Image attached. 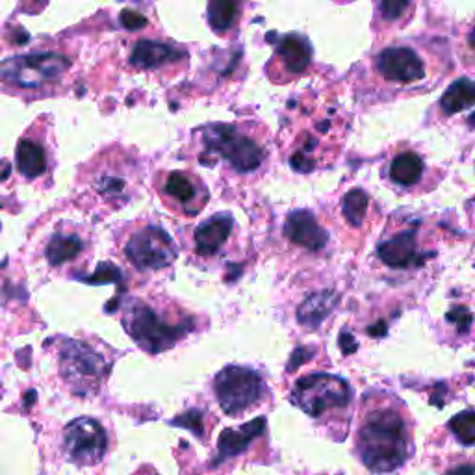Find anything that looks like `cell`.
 Segmentation results:
<instances>
[{
    "mask_svg": "<svg viewBox=\"0 0 475 475\" xmlns=\"http://www.w3.org/2000/svg\"><path fill=\"white\" fill-rule=\"evenodd\" d=\"M360 459L370 471H394L408 457V433L403 418L394 410H377L370 415L358 433Z\"/></svg>",
    "mask_w": 475,
    "mask_h": 475,
    "instance_id": "obj_1",
    "label": "cell"
},
{
    "mask_svg": "<svg viewBox=\"0 0 475 475\" xmlns=\"http://www.w3.org/2000/svg\"><path fill=\"white\" fill-rule=\"evenodd\" d=\"M351 398V384L331 374H310L301 377L290 396L292 403L312 418H319L334 408L348 407Z\"/></svg>",
    "mask_w": 475,
    "mask_h": 475,
    "instance_id": "obj_2",
    "label": "cell"
},
{
    "mask_svg": "<svg viewBox=\"0 0 475 475\" xmlns=\"http://www.w3.org/2000/svg\"><path fill=\"white\" fill-rule=\"evenodd\" d=\"M60 372L75 394L90 396L101 386L108 368L104 358L88 343L80 340H69L60 351Z\"/></svg>",
    "mask_w": 475,
    "mask_h": 475,
    "instance_id": "obj_3",
    "label": "cell"
},
{
    "mask_svg": "<svg viewBox=\"0 0 475 475\" xmlns=\"http://www.w3.org/2000/svg\"><path fill=\"white\" fill-rule=\"evenodd\" d=\"M213 390L220 407L229 416H238L266 394V384L261 374L242 366H229L213 379Z\"/></svg>",
    "mask_w": 475,
    "mask_h": 475,
    "instance_id": "obj_4",
    "label": "cell"
},
{
    "mask_svg": "<svg viewBox=\"0 0 475 475\" xmlns=\"http://www.w3.org/2000/svg\"><path fill=\"white\" fill-rule=\"evenodd\" d=\"M126 333L147 353H162L173 348L186 333L182 326H169L145 303H133L123 318Z\"/></svg>",
    "mask_w": 475,
    "mask_h": 475,
    "instance_id": "obj_5",
    "label": "cell"
},
{
    "mask_svg": "<svg viewBox=\"0 0 475 475\" xmlns=\"http://www.w3.org/2000/svg\"><path fill=\"white\" fill-rule=\"evenodd\" d=\"M71 66V61L58 52H36L15 56L0 66V80L19 88H37L43 82L58 80Z\"/></svg>",
    "mask_w": 475,
    "mask_h": 475,
    "instance_id": "obj_6",
    "label": "cell"
},
{
    "mask_svg": "<svg viewBox=\"0 0 475 475\" xmlns=\"http://www.w3.org/2000/svg\"><path fill=\"white\" fill-rule=\"evenodd\" d=\"M208 153L229 160L236 171H254L264 160L262 147L229 125H215L205 131Z\"/></svg>",
    "mask_w": 475,
    "mask_h": 475,
    "instance_id": "obj_7",
    "label": "cell"
},
{
    "mask_svg": "<svg viewBox=\"0 0 475 475\" xmlns=\"http://www.w3.org/2000/svg\"><path fill=\"white\" fill-rule=\"evenodd\" d=\"M63 449L76 466H95L108 451V435L93 418H76L63 429Z\"/></svg>",
    "mask_w": 475,
    "mask_h": 475,
    "instance_id": "obj_8",
    "label": "cell"
},
{
    "mask_svg": "<svg viewBox=\"0 0 475 475\" xmlns=\"http://www.w3.org/2000/svg\"><path fill=\"white\" fill-rule=\"evenodd\" d=\"M125 254L141 271L162 270L175 261L177 247L165 230L147 227L133 234L125 247Z\"/></svg>",
    "mask_w": 475,
    "mask_h": 475,
    "instance_id": "obj_9",
    "label": "cell"
},
{
    "mask_svg": "<svg viewBox=\"0 0 475 475\" xmlns=\"http://www.w3.org/2000/svg\"><path fill=\"white\" fill-rule=\"evenodd\" d=\"M379 75L396 84H415L425 76V66L422 58L408 47L384 49L377 56Z\"/></svg>",
    "mask_w": 475,
    "mask_h": 475,
    "instance_id": "obj_10",
    "label": "cell"
},
{
    "mask_svg": "<svg viewBox=\"0 0 475 475\" xmlns=\"http://www.w3.org/2000/svg\"><path fill=\"white\" fill-rule=\"evenodd\" d=\"M379 258L390 268H408L422 264L423 258L418 253L416 246V234L415 230H405L396 234L390 240H386L377 249Z\"/></svg>",
    "mask_w": 475,
    "mask_h": 475,
    "instance_id": "obj_11",
    "label": "cell"
},
{
    "mask_svg": "<svg viewBox=\"0 0 475 475\" xmlns=\"http://www.w3.org/2000/svg\"><path fill=\"white\" fill-rule=\"evenodd\" d=\"M286 236L290 242L301 247H307L310 251H318L327 244L329 236L319 227L314 215L305 210L292 212L286 220Z\"/></svg>",
    "mask_w": 475,
    "mask_h": 475,
    "instance_id": "obj_12",
    "label": "cell"
},
{
    "mask_svg": "<svg viewBox=\"0 0 475 475\" xmlns=\"http://www.w3.org/2000/svg\"><path fill=\"white\" fill-rule=\"evenodd\" d=\"M264 429H266L264 418H254L253 422H249L240 429H225L218 440L220 453L218 457L213 459V464H221L230 457L240 455V453H244L249 447L253 440L264 435Z\"/></svg>",
    "mask_w": 475,
    "mask_h": 475,
    "instance_id": "obj_13",
    "label": "cell"
},
{
    "mask_svg": "<svg viewBox=\"0 0 475 475\" xmlns=\"http://www.w3.org/2000/svg\"><path fill=\"white\" fill-rule=\"evenodd\" d=\"M201 191H205V189L199 188V184L196 181L181 171L169 173L167 179H165V184H164L165 196L179 201L181 205H184L188 213H197L205 206L206 197H201Z\"/></svg>",
    "mask_w": 475,
    "mask_h": 475,
    "instance_id": "obj_14",
    "label": "cell"
},
{
    "mask_svg": "<svg viewBox=\"0 0 475 475\" xmlns=\"http://www.w3.org/2000/svg\"><path fill=\"white\" fill-rule=\"evenodd\" d=\"M232 230V218L227 213L213 215L196 230V246L201 256H212L229 240Z\"/></svg>",
    "mask_w": 475,
    "mask_h": 475,
    "instance_id": "obj_15",
    "label": "cell"
},
{
    "mask_svg": "<svg viewBox=\"0 0 475 475\" xmlns=\"http://www.w3.org/2000/svg\"><path fill=\"white\" fill-rule=\"evenodd\" d=\"M278 58L283 60L285 68L290 73H303L310 66L312 60V47L307 41V37L299 36V34H290L278 41L277 47Z\"/></svg>",
    "mask_w": 475,
    "mask_h": 475,
    "instance_id": "obj_16",
    "label": "cell"
},
{
    "mask_svg": "<svg viewBox=\"0 0 475 475\" xmlns=\"http://www.w3.org/2000/svg\"><path fill=\"white\" fill-rule=\"evenodd\" d=\"M336 303H338V295L334 292L314 294L299 307L297 319L301 326H305L309 329H318L334 310Z\"/></svg>",
    "mask_w": 475,
    "mask_h": 475,
    "instance_id": "obj_17",
    "label": "cell"
},
{
    "mask_svg": "<svg viewBox=\"0 0 475 475\" xmlns=\"http://www.w3.org/2000/svg\"><path fill=\"white\" fill-rule=\"evenodd\" d=\"M179 58H182L181 52H177L175 49H171L167 45H162V43L140 41L133 51L131 63L138 69H155V68L165 66V63L177 61Z\"/></svg>",
    "mask_w": 475,
    "mask_h": 475,
    "instance_id": "obj_18",
    "label": "cell"
},
{
    "mask_svg": "<svg viewBox=\"0 0 475 475\" xmlns=\"http://www.w3.org/2000/svg\"><path fill=\"white\" fill-rule=\"evenodd\" d=\"M473 106H475V82L468 78L453 82L444 93V97L440 99L442 112L447 116L464 112Z\"/></svg>",
    "mask_w": 475,
    "mask_h": 475,
    "instance_id": "obj_19",
    "label": "cell"
},
{
    "mask_svg": "<svg viewBox=\"0 0 475 475\" xmlns=\"http://www.w3.org/2000/svg\"><path fill=\"white\" fill-rule=\"evenodd\" d=\"M17 167L27 179H36L47 169L45 150L30 140H20L17 145Z\"/></svg>",
    "mask_w": 475,
    "mask_h": 475,
    "instance_id": "obj_20",
    "label": "cell"
},
{
    "mask_svg": "<svg viewBox=\"0 0 475 475\" xmlns=\"http://www.w3.org/2000/svg\"><path fill=\"white\" fill-rule=\"evenodd\" d=\"M423 175V162L416 153H401L390 164V177L399 186H415Z\"/></svg>",
    "mask_w": 475,
    "mask_h": 475,
    "instance_id": "obj_21",
    "label": "cell"
},
{
    "mask_svg": "<svg viewBox=\"0 0 475 475\" xmlns=\"http://www.w3.org/2000/svg\"><path fill=\"white\" fill-rule=\"evenodd\" d=\"M242 13V0H210L208 20L215 32H227Z\"/></svg>",
    "mask_w": 475,
    "mask_h": 475,
    "instance_id": "obj_22",
    "label": "cell"
},
{
    "mask_svg": "<svg viewBox=\"0 0 475 475\" xmlns=\"http://www.w3.org/2000/svg\"><path fill=\"white\" fill-rule=\"evenodd\" d=\"M82 251V242L76 236H54L51 244L47 246V261L52 266L66 264L69 261H75V258Z\"/></svg>",
    "mask_w": 475,
    "mask_h": 475,
    "instance_id": "obj_23",
    "label": "cell"
},
{
    "mask_svg": "<svg viewBox=\"0 0 475 475\" xmlns=\"http://www.w3.org/2000/svg\"><path fill=\"white\" fill-rule=\"evenodd\" d=\"M342 208H343V213H345V218H348V221L351 225L358 227V225H362V221L366 218V210H368V196H366L362 189H353L343 197Z\"/></svg>",
    "mask_w": 475,
    "mask_h": 475,
    "instance_id": "obj_24",
    "label": "cell"
},
{
    "mask_svg": "<svg viewBox=\"0 0 475 475\" xmlns=\"http://www.w3.org/2000/svg\"><path fill=\"white\" fill-rule=\"evenodd\" d=\"M449 429L461 444H475V410H463L457 416H453V420L449 422Z\"/></svg>",
    "mask_w": 475,
    "mask_h": 475,
    "instance_id": "obj_25",
    "label": "cell"
},
{
    "mask_svg": "<svg viewBox=\"0 0 475 475\" xmlns=\"http://www.w3.org/2000/svg\"><path fill=\"white\" fill-rule=\"evenodd\" d=\"M173 425L186 427V429H189L191 433L196 435V437H203V433H205L203 413H201V410H196V408H191V410H188V413H184V415H181L179 418L173 420Z\"/></svg>",
    "mask_w": 475,
    "mask_h": 475,
    "instance_id": "obj_26",
    "label": "cell"
},
{
    "mask_svg": "<svg viewBox=\"0 0 475 475\" xmlns=\"http://www.w3.org/2000/svg\"><path fill=\"white\" fill-rule=\"evenodd\" d=\"M410 8V0H381V13L388 20H398Z\"/></svg>",
    "mask_w": 475,
    "mask_h": 475,
    "instance_id": "obj_27",
    "label": "cell"
},
{
    "mask_svg": "<svg viewBox=\"0 0 475 475\" xmlns=\"http://www.w3.org/2000/svg\"><path fill=\"white\" fill-rule=\"evenodd\" d=\"M119 278H121V271L114 264L106 262V264H101L97 268L93 277L88 278V283H92V285H106V283H114V280H119Z\"/></svg>",
    "mask_w": 475,
    "mask_h": 475,
    "instance_id": "obj_28",
    "label": "cell"
},
{
    "mask_svg": "<svg viewBox=\"0 0 475 475\" xmlns=\"http://www.w3.org/2000/svg\"><path fill=\"white\" fill-rule=\"evenodd\" d=\"M446 318H447V321L455 323L459 333H466L471 326V314L466 307H453Z\"/></svg>",
    "mask_w": 475,
    "mask_h": 475,
    "instance_id": "obj_29",
    "label": "cell"
},
{
    "mask_svg": "<svg viewBox=\"0 0 475 475\" xmlns=\"http://www.w3.org/2000/svg\"><path fill=\"white\" fill-rule=\"evenodd\" d=\"M121 25L128 30H140V28L147 27V19L136 12L123 10L121 12Z\"/></svg>",
    "mask_w": 475,
    "mask_h": 475,
    "instance_id": "obj_30",
    "label": "cell"
},
{
    "mask_svg": "<svg viewBox=\"0 0 475 475\" xmlns=\"http://www.w3.org/2000/svg\"><path fill=\"white\" fill-rule=\"evenodd\" d=\"M312 357H314V350H310V348H297V350L292 353V357H290V362H288V366H286V370H288V372H295V370L299 368V366H303V364L309 362Z\"/></svg>",
    "mask_w": 475,
    "mask_h": 475,
    "instance_id": "obj_31",
    "label": "cell"
},
{
    "mask_svg": "<svg viewBox=\"0 0 475 475\" xmlns=\"http://www.w3.org/2000/svg\"><path fill=\"white\" fill-rule=\"evenodd\" d=\"M125 188V182L121 179H110V177H106L99 182L97 189L102 193V196L106 197H114L117 196V193H121V189Z\"/></svg>",
    "mask_w": 475,
    "mask_h": 475,
    "instance_id": "obj_32",
    "label": "cell"
},
{
    "mask_svg": "<svg viewBox=\"0 0 475 475\" xmlns=\"http://www.w3.org/2000/svg\"><path fill=\"white\" fill-rule=\"evenodd\" d=\"M340 348H342L343 355H351V353L357 351L358 345H357V340H355L351 334L342 333V334H340Z\"/></svg>",
    "mask_w": 475,
    "mask_h": 475,
    "instance_id": "obj_33",
    "label": "cell"
},
{
    "mask_svg": "<svg viewBox=\"0 0 475 475\" xmlns=\"http://www.w3.org/2000/svg\"><path fill=\"white\" fill-rule=\"evenodd\" d=\"M447 475H475V468L470 466V464H463L455 470H451Z\"/></svg>",
    "mask_w": 475,
    "mask_h": 475,
    "instance_id": "obj_34",
    "label": "cell"
},
{
    "mask_svg": "<svg viewBox=\"0 0 475 475\" xmlns=\"http://www.w3.org/2000/svg\"><path fill=\"white\" fill-rule=\"evenodd\" d=\"M368 333H370L372 336H384V334H386V323H384V321L375 323L374 327L368 329Z\"/></svg>",
    "mask_w": 475,
    "mask_h": 475,
    "instance_id": "obj_35",
    "label": "cell"
},
{
    "mask_svg": "<svg viewBox=\"0 0 475 475\" xmlns=\"http://www.w3.org/2000/svg\"><path fill=\"white\" fill-rule=\"evenodd\" d=\"M470 45L475 49V30L470 34Z\"/></svg>",
    "mask_w": 475,
    "mask_h": 475,
    "instance_id": "obj_36",
    "label": "cell"
}]
</instances>
